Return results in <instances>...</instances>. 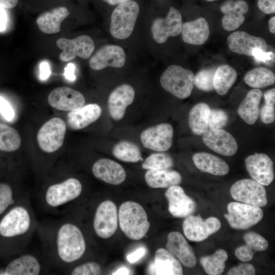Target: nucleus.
I'll return each mask as SVG.
<instances>
[{"label":"nucleus","mask_w":275,"mask_h":275,"mask_svg":"<svg viewBox=\"0 0 275 275\" xmlns=\"http://www.w3.org/2000/svg\"><path fill=\"white\" fill-rule=\"evenodd\" d=\"M38 222L30 196L13 206L1 216L0 236L12 241V253L18 255L26 251L37 231Z\"/></svg>","instance_id":"nucleus-2"},{"label":"nucleus","mask_w":275,"mask_h":275,"mask_svg":"<svg viewBox=\"0 0 275 275\" xmlns=\"http://www.w3.org/2000/svg\"><path fill=\"white\" fill-rule=\"evenodd\" d=\"M246 169L251 178L260 184L268 186L273 180V162L264 153H255L245 159Z\"/></svg>","instance_id":"nucleus-16"},{"label":"nucleus","mask_w":275,"mask_h":275,"mask_svg":"<svg viewBox=\"0 0 275 275\" xmlns=\"http://www.w3.org/2000/svg\"><path fill=\"white\" fill-rule=\"evenodd\" d=\"M56 45L62 50L59 58L63 62H68L76 57L87 59L92 55L95 49L92 39L87 35L79 36L72 39L59 38Z\"/></svg>","instance_id":"nucleus-13"},{"label":"nucleus","mask_w":275,"mask_h":275,"mask_svg":"<svg viewBox=\"0 0 275 275\" xmlns=\"http://www.w3.org/2000/svg\"><path fill=\"white\" fill-rule=\"evenodd\" d=\"M31 196L23 189H16L8 183H0V216L13 206Z\"/></svg>","instance_id":"nucleus-34"},{"label":"nucleus","mask_w":275,"mask_h":275,"mask_svg":"<svg viewBox=\"0 0 275 275\" xmlns=\"http://www.w3.org/2000/svg\"><path fill=\"white\" fill-rule=\"evenodd\" d=\"M257 5L259 9L265 14L275 12V0H258Z\"/></svg>","instance_id":"nucleus-49"},{"label":"nucleus","mask_w":275,"mask_h":275,"mask_svg":"<svg viewBox=\"0 0 275 275\" xmlns=\"http://www.w3.org/2000/svg\"><path fill=\"white\" fill-rule=\"evenodd\" d=\"M256 273L254 266L249 263L241 264L238 266L231 268L228 272V275H254Z\"/></svg>","instance_id":"nucleus-47"},{"label":"nucleus","mask_w":275,"mask_h":275,"mask_svg":"<svg viewBox=\"0 0 275 275\" xmlns=\"http://www.w3.org/2000/svg\"><path fill=\"white\" fill-rule=\"evenodd\" d=\"M0 113L8 121H11L15 116L14 111L10 103L0 96Z\"/></svg>","instance_id":"nucleus-48"},{"label":"nucleus","mask_w":275,"mask_h":275,"mask_svg":"<svg viewBox=\"0 0 275 275\" xmlns=\"http://www.w3.org/2000/svg\"><path fill=\"white\" fill-rule=\"evenodd\" d=\"M66 131L65 121L58 117L51 118L39 129L37 140L40 148L45 153H53L63 144Z\"/></svg>","instance_id":"nucleus-9"},{"label":"nucleus","mask_w":275,"mask_h":275,"mask_svg":"<svg viewBox=\"0 0 275 275\" xmlns=\"http://www.w3.org/2000/svg\"><path fill=\"white\" fill-rule=\"evenodd\" d=\"M102 109L96 103L87 104L67 114V123L72 130H79L96 121L101 116Z\"/></svg>","instance_id":"nucleus-27"},{"label":"nucleus","mask_w":275,"mask_h":275,"mask_svg":"<svg viewBox=\"0 0 275 275\" xmlns=\"http://www.w3.org/2000/svg\"><path fill=\"white\" fill-rule=\"evenodd\" d=\"M230 194L235 200L260 207L267 204L264 185L253 179H243L235 182L230 188Z\"/></svg>","instance_id":"nucleus-11"},{"label":"nucleus","mask_w":275,"mask_h":275,"mask_svg":"<svg viewBox=\"0 0 275 275\" xmlns=\"http://www.w3.org/2000/svg\"><path fill=\"white\" fill-rule=\"evenodd\" d=\"M75 66L72 63H68L65 67L64 75L65 78L71 81H73L76 79V76L74 74Z\"/></svg>","instance_id":"nucleus-52"},{"label":"nucleus","mask_w":275,"mask_h":275,"mask_svg":"<svg viewBox=\"0 0 275 275\" xmlns=\"http://www.w3.org/2000/svg\"><path fill=\"white\" fill-rule=\"evenodd\" d=\"M140 11L135 1L118 5L113 10L111 19L110 33L115 38L125 39L132 34Z\"/></svg>","instance_id":"nucleus-7"},{"label":"nucleus","mask_w":275,"mask_h":275,"mask_svg":"<svg viewBox=\"0 0 275 275\" xmlns=\"http://www.w3.org/2000/svg\"><path fill=\"white\" fill-rule=\"evenodd\" d=\"M146 252V249L145 248H139L134 252L129 254L127 256L126 259L130 263H134L145 256Z\"/></svg>","instance_id":"nucleus-50"},{"label":"nucleus","mask_w":275,"mask_h":275,"mask_svg":"<svg viewBox=\"0 0 275 275\" xmlns=\"http://www.w3.org/2000/svg\"><path fill=\"white\" fill-rule=\"evenodd\" d=\"M131 271L129 269L125 267H122L116 271L114 272L112 274H131Z\"/></svg>","instance_id":"nucleus-55"},{"label":"nucleus","mask_w":275,"mask_h":275,"mask_svg":"<svg viewBox=\"0 0 275 275\" xmlns=\"http://www.w3.org/2000/svg\"><path fill=\"white\" fill-rule=\"evenodd\" d=\"M209 33L207 21L203 17H200L182 23L181 33L182 38L185 43L200 45L207 41Z\"/></svg>","instance_id":"nucleus-28"},{"label":"nucleus","mask_w":275,"mask_h":275,"mask_svg":"<svg viewBox=\"0 0 275 275\" xmlns=\"http://www.w3.org/2000/svg\"><path fill=\"white\" fill-rule=\"evenodd\" d=\"M193 160L200 171L216 176H224L229 172L228 164L219 157L206 152H199L193 156Z\"/></svg>","instance_id":"nucleus-30"},{"label":"nucleus","mask_w":275,"mask_h":275,"mask_svg":"<svg viewBox=\"0 0 275 275\" xmlns=\"http://www.w3.org/2000/svg\"><path fill=\"white\" fill-rule=\"evenodd\" d=\"M228 45L233 52L250 56H252V51L255 48H259L266 51L268 48L264 39L251 35L243 31L232 33L228 38Z\"/></svg>","instance_id":"nucleus-22"},{"label":"nucleus","mask_w":275,"mask_h":275,"mask_svg":"<svg viewBox=\"0 0 275 275\" xmlns=\"http://www.w3.org/2000/svg\"><path fill=\"white\" fill-rule=\"evenodd\" d=\"M237 77L236 70L228 65L219 66L215 69L213 84L218 94L224 95L235 82Z\"/></svg>","instance_id":"nucleus-36"},{"label":"nucleus","mask_w":275,"mask_h":275,"mask_svg":"<svg viewBox=\"0 0 275 275\" xmlns=\"http://www.w3.org/2000/svg\"><path fill=\"white\" fill-rule=\"evenodd\" d=\"M145 179L151 188H167L180 184L182 177L178 172L169 169L148 170L145 173Z\"/></svg>","instance_id":"nucleus-33"},{"label":"nucleus","mask_w":275,"mask_h":275,"mask_svg":"<svg viewBox=\"0 0 275 275\" xmlns=\"http://www.w3.org/2000/svg\"><path fill=\"white\" fill-rule=\"evenodd\" d=\"M63 273L71 275H99L102 273L100 265L95 261H88L61 270Z\"/></svg>","instance_id":"nucleus-43"},{"label":"nucleus","mask_w":275,"mask_h":275,"mask_svg":"<svg viewBox=\"0 0 275 275\" xmlns=\"http://www.w3.org/2000/svg\"><path fill=\"white\" fill-rule=\"evenodd\" d=\"M82 189L78 179L69 177L47 185L38 195V201L44 211L55 213L79 197Z\"/></svg>","instance_id":"nucleus-3"},{"label":"nucleus","mask_w":275,"mask_h":275,"mask_svg":"<svg viewBox=\"0 0 275 275\" xmlns=\"http://www.w3.org/2000/svg\"><path fill=\"white\" fill-rule=\"evenodd\" d=\"M221 227L215 217L203 219L200 215H188L183 223V231L186 238L193 241H202L216 232Z\"/></svg>","instance_id":"nucleus-12"},{"label":"nucleus","mask_w":275,"mask_h":275,"mask_svg":"<svg viewBox=\"0 0 275 275\" xmlns=\"http://www.w3.org/2000/svg\"><path fill=\"white\" fill-rule=\"evenodd\" d=\"M215 69L214 68L203 69L195 75L194 84L199 89L210 91L214 89L213 79Z\"/></svg>","instance_id":"nucleus-44"},{"label":"nucleus","mask_w":275,"mask_h":275,"mask_svg":"<svg viewBox=\"0 0 275 275\" xmlns=\"http://www.w3.org/2000/svg\"><path fill=\"white\" fill-rule=\"evenodd\" d=\"M112 153L117 159L127 162H136L143 160L140 148L134 143L123 141L116 144Z\"/></svg>","instance_id":"nucleus-39"},{"label":"nucleus","mask_w":275,"mask_h":275,"mask_svg":"<svg viewBox=\"0 0 275 275\" xmlns=\"http://www.w3.org/2000/svg\"><path fill=\"white\" fill-rule=\"evenodd\" d=\"M166 248L184 266L193 268L196 265L197 259L195 253L180 232L174 231L168 234Z\"/></svg>","instance_id":"nucleus-25"},{"label":"nucleus","mask_w":275,"mask_h":275,"mask_svg":"<svg viewBox=\"0 0 275 275\" xmlns=\"http://www.w3.org/2000/svg\"><path fill=\"white\" fill-rule=\"evenodd\" d=\"M7 22V14L6 9L0 7V32L5 30Z\"/></svg>","instance_id":"nucleus-53"},{"label":"nucleus","mask_w":275,"mask_h":275,"mask_svg":"<svg viewBox=\"0 0 275 275\" xmlns=\"http://www.w3.org/2000/svg\"><path fill=\"white\" fill-rule=\"evenodd\" d=\"M118 214L115 204L106 200L96 207L93 218L92 226L96 234L102 239L113 236L118 228Z\"/></svg>","instance_id":"nucleus-10"},{"label":"nucleus","mask_w":275,"mask_h":275,"mask_svg":"<svg viewBox=\"0 0 275 275\" xmlns=\"http://www.w3.org/2000/svg\"><path fill=\"white\" fill-rule=\"evenodd\" d=\"M205 1H208V2H213V1H217V0H205Z\"/></svg>","instance_id":"nucleus-58"},{"label":"nucleus","mask_w":275,"mask_h":275,"mask_svg":"<svg viewBox=\"0 0 275 275\" xmlns=\"http://www.w3.org/2000/svg\"><path fill=\"white\" fill-rule=\"evenodd\" d=\"M252 56L254 57L257 63H263L269 65L274 61V52L272 51L266 52V51H263L259 48L254 49Z\"/></svg>","instance_id":"nucleus-46"},{"label":"nucleus","mask_w":275,"mask_h":275,"mask_svg":"<svg viewBox=\"0 0 275 275\" xmlns=\"http://www.w3.org/2000/svg\"><path fill=\"white\" fill-rule=\"evenodd\" d=\"M243 239L245 242V245L237 248L235 251L236 257L243 262L251 260L256 252L264 251L268 246L267 241L255 232L245 233Z\"/></svg>","instance_id":"nucleus-32"},{"label":"nucleus","mask_w":275,"mask_h":275,"mask_svg":"<svg viewBox=\"0 0 275 275\" xmlns=\"http://www.w3.org/2000/svg\"><path fill=\"white\" fill-rule=\"evenodd\" d=\"M148 272L150 274L182 275L181 263L167 249L159 248L155 252L154 261L149 265Z\"/></svg>","instance_id":"nucleus-23"},{"label":"nucleus","mask_w":275,"mask_h":275,"mask_svg":"<svg viewBox=\"0 0 275 275\" xmlns=\"http://www.w3.org/2000/svg\"><path fill=\"white\" fill-rule=\"evenodd\" d=\"M40 78L44 80L47 79L51 74V71L49 63L46 61H43L40 64Z\"/></svg>","instance_id":"nucleus-51"},{"label":"nucleus","mask_w":275,"mask_h":275,"mask_svg":"<svg viewBox=\"0 0 275 275\" xmlns=\"http://www.w3.org/2000/svg\"><path fill=\"white\" fill-rule=\"evenodd\" d=\"M202 135L204 143L217 153L230 156L234 155L237 151L238 145L236 140L224 129L209 128Z\"/></svg>","instance_id":"nucleus-19"},{"label":"nucleus","mask_w":275,"mask_h":275,"mask_svg":"<svg viewBox=\"0 0 275 275\" xmlns=\"http://www.w3.org/2000/svg\"><path fill=\"white\" fill-rule=\"evenodd\" d=\"M174 165L172 157L168 153L160 152L149 155L143 162V169L147 170H166Z\"/></svg>","instance_id":"nucleus-41"},{"label":"nucleus","mask_w":275,"mask_h":275,"mask_svg":"<svg viewBox=\"0 0 275 275\" xmlns=\"http://www.w3.org/2000/svg\"><path fill=\"white\" fill-rule=\"evenodd\" d=\"M269 30L272 33H275V17H271L268 21Z\"/></svg>","instance_id":"nucleus-57"},{"label":"nucleus","mask_w":275,"mask_h":275,"mask_svg":"<svg viewBox=\"0 0 275 275\" xmlns=\"http://www.w3.org/2000/svg\"><path fill=\"white\" fill-rule=\"evenodd\" d=\"M227 210L225 217L235 229H248L258 224L263 217V210L260 207L241 202H230Z\"/></svg>","instance_id":"nucleus-8"},{"label":"nucleus","mask_w":275,"mask_h":275,"mask_svg":"<svg viewBox=\"0 0 275 275\" xmlns=\"http://www.w3.org/2000/svg\"><path fill=\"white\" fill-rule=\"evenodd\" d=\"M244 80L249 86L259 89L274 84L275 75L269 69L259 67L248 72L244 76Z\"/></svg>","instance_id":"nucleus-37"},{"label":"nucleus","mask_w":275,"mask_h":275,"mask_svg":"<svg viewBox=\"0 0 275 275\" xmlns=\"http://www.w3.org/2000/svg\"><path fill=\"white\" fill-rule=\"evenodd\" d=\"M211 109L203 102L194 106L188 114V124L190 129L196 135H202L209 129V118Z\"/></svg>","instance_id":"nucleus-35"},{"label":"nucleus","mask_w":275,"mask_h":275,"mask_svg":"<svg viewBox=\"0 0 275 275\" xmlns=\"http://www.w3.org/2000/svg\"><path fill=\"white\" fill-rule=\"evenodd\" d=\"M228 121L227 113L221 109H211L209 118V128L222 129Z\"/></svg>","instance_id":"nucleus-45"},{"label":"nucleus","mask_w":275,"mask_h":275,"mask_svg":"<svg viewBox=\"0 0 275 275\" xmlns=\"http://www.w3.org/2000/svg\"><path fill=\"white\" fill-rule=\"evenodd\" d=\"M21 143L19 132L15 128L0 123V150L12 152L18 150Z\"/></svg>","instance_id":"nucleus-40"},{"label":"nucleus","mask_w":275,"mask_h":275,"mask_svg":"<svg viewBox=\"0 0 275 275\" xmlns=\"http://www.w3.org/2000/svg\"><path fill=\"white\" fill-rule=\"evenodd\" d=\"M265 104L260 110L262 121L266 124L272 123L275 119V89H271L264 93Z\"/></svg>","instance_id":"nucleus-42"},{"label":"nucleus","mask_w":275,"mask_h":275,"mask_svg":"<svg viewBox=\"0 0 275 275\" xmlns=\"http://www.w3.org/2000/svg\"><path fill=\"white\" fill-rule=\"evenodd\" d=\"M182 25L180 12L172 6L166 17L154 20L151 26L152 37L158 43H164L169 37L179 35L181 33Z\"/></svg>","instance_id":"nucleus-14"},{"label":"nucleus","mask_w":275,"mask_h":275,"mask_svg":"<svg viewBox=\"0 0 275 275\" xmlns=\"http://www.w3.org/2000/svg\"><path fill=\"white\" fill-rule=\"evenodd\" d=\"M194 80L195 75L191 71L173 65L162 73L160 83L167 92L178 98L185 99L191 93Z\"/></svg>","instance_id":"nucleus-5"},{"label":"nucleus","mask_w":275,"mask_h":275,"mask_svg":"<svg viewBox=\"0 0 275 275\" xmlns=\"http://www.w3.org/2000/svg\"><path fill=\"white\" fill-rule=\"evenodd\" d=\"M249 10V5L244 0H227L220 7L224 14L222 25L226 31H233L238 28L244 22V14Z\"/></svg>","instance_id":"nucleus-26"},{"label":"nucleus","mask_w":275,"mask_h":275,"mask_svg":"<svg viewBox=\"0 0 275 275\" xmlns=\"http://www.w3.org/2000/svg\"><path fill=\"white\" fill-rule=\"evenodd\" d=\"M126 56L120 46L106 45L100 47L89 61L90 67L95 70H100L107 67L121 68L125 64Z\"/></svg>","instance_id":"nucleus-18"},{"label":"nucleus","mask_w":275,"mask_h":275,"mask_svg":"<svg viewBox=\"0 0 275 275\" xmlns=\"http://www.w3.org/2000/svg\"><path fill=\"white\" fill-rule=\"evenodd\" d=\"M51 267L44 256L26 251L17 255L3 269L0 275H40L47 274Z\"/></svg>","instance_id":"nucleus-6"},{"label":"nucleus","mask_w":275,"mask_h":275,"mask_svg":"<svg viewBox=\"0 0 275 275\" xmlns=\"http://www.w3.org/2000/svg\"><path fill=\"white\" fill-rule=\"evenodd\" d=\"M111 5H119L125 2L131 1L132 0H103Z\"/></svg>","instance_id":"nucleus-56"},{"label":"nucleus","mask_w":275,"mask_h":275,"mask_svg":"<svg viewBox=\"0 0 275 275\" xmlns=\"http://www.w3.org/2000/svg\"><path fill=\"white\" fill-rule=\"evenodd\" d=\"M47 101L53 108L66 112L78 109L85 104V97L80 92L67 87L53 90L49 94Z\"/></svg>","instance_id":"nucleus-17"},{"label":"nucleus","mask_w":275,"mask_h":275,"mask_svg":"<svg viewBox=\"0 0 275 275\" xmlns=\"http://www.w3.org/2000/svg\"><path fill=\"white\" fill-rule=\"evenodd\" d=\"M118 221L122 232L133 240L143 238L150 227L146 211L140 204L132 201H126L120 205Z\"/></svg>","instance_id":"nucleus-4"},{"label":"nucleus","mask_w":275,"mask_h":275,"mask_svg":"<svg viewBox=\"0 0 275 275\" xmlns=\"http://www.w3.org/2000/svg\"><path fill=\"white\" fill-rule=\"evenodd\" d=\"M65 7H58L40 15L36 19L39 30L47 34H53L61 30V22L69 15Z\"/></svg>","instance_id":"nucleus-31"},{"label":"nucleus","mask_w":275,"mask_h":275,"mask_svg":"<svg viewBox=\"0 0 275 275\" xmlns=\"http://www.w3.org/2000/svg\"><path fill=\"white\" fill-rule=\"evenodd\" d=\"M18 0H0V7L5 9H10L15 7Z\"/></svg>","instance_id":"nucleus-54"},{"label":"nucleus","mask_w":275,"mask_h":275,"mask_svg":"<svg viewBox=\"0 0 275 275\" xmlns=\"http://www.w3.org/2000/svg\"><path fill=\"white\" fill-rule=\"evenodd\" d=\"M262 96V92L260 89H252L247 93L238 106L239 116L249 125L254 124L258 118Z\"/></svg>","instance_id":"nucleus-29"},{"label":"nucleus","mask_w":275,"mask_h":275,"mask_svg":"<svg viewBox=\"0 0 275 275\" xmlns=\"http://www.w3.org/2000/svg\"><path fill=\"white\" fill-rule=\"evenodd\" d=\"M228 256L226 251L218 249L209 256L201 258L200 262L205 271L209 275L222 274L225 268V262Z\"/></svg>","instance_id":"nucleus-38"},{"label":"nucleus","mask_w":275,"mask_h":275,"mask_svg":"<svg viewBox=\"0 0 275 275\" xmlns=\"http://www.w3.org/2000/svg\"><path fill=\"white\" fill-rule=\"evenodd\" d=\"M165 196L169 203V211L175 217H187L195 210V201L178 185L169 187L165 193Z\"/></svg>","instance_id":"nucleus-21"},{"label":"nucleus","mask_w":275,"mask_h":275,"mask_svg":"<svg viewBox=\"0 0 275 275\" xmlns=\"http://www.w3.org/2000/svg\"><path fill=\"white\" fill-rule=\"evenodd\" d=\"M173 128L168 123H161L149 127L141 134V142L144 147L156 151L164 152L172 144Z\"/></svg>","instance_id":"nucleus-15"},{"label":"nucleus","mask_w":275,"mask_h":275,"mask_svg":"<svg viewBox=\"0 0 275 275\" xmlns=\"http://www.w3.org/2000/svg\"><path fill=\"white\" fill-rule=\"evenodd\" d=\"M92 172L97 179L115 185L121 184L126 177L123 167L107 158H101L95 162L92 167Z\"/></svg>","instance_id":"nucleus-24"},{"label":"nucleus","mask_w":275,"mask_h":275,"mask_svg":"<svg viewBox=\"0 0 275 275\" xmlns=\"http://www.w3.org/2000/svg\"><path fill=\"white\" fill-rule=\"evenodd\" d=\"M36 232L43 255L51 268L62 270L80 260L86 252L87 242L80 228L64 217L38 222Z\"/></svg>","instance_id":"nucleus-1"},{"label":"nucleus","mask_w":275,"mask_h":275,"mask_svg":"<svg viewBox=\"0 0 275 275\" xmlns=\"http://www.w3.org/2000/svg\"><path fill=\"white\" fill-rule=\"evenodd\" d=\"M134 95L133 88L128 84L119 86L110 93L107 105L112 119L119 121L123 118L127 107L133 102Z\"/></svg>","instance_id":"nucleus-20"}]
</instances>
